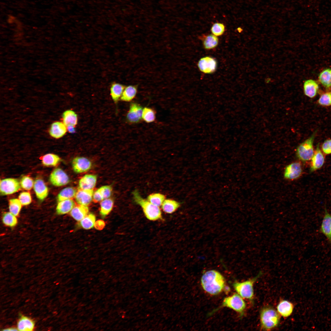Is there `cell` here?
I'll use <instances>...</instances> for the list:
<instances>
[{
	"label": "cell",
	"instance_id": "obj_1",
	"mask_svg": "<svg viewBox=\"0 0 331 331\" xmlns=\"http://www.w3.org/2000/svg\"><path fill=\"white\" fill-rule=\"evenodd\" d=\"M201 281L204 290L211 295L220 293L226 287L224 278L215 270H210L205 272L202 276Z\"/></svg>",
	"mask_w": 331,
	"mask_h": 331
},
{
	"label": "cell",
	"instance_id": "obj_2",
	"mask_svg": "<svg viewBox=\"0 0 331 331\" xmlns=\"http://www.w3.org/2000/svg\"><path fill=\"white\" fill-rule=\"evenodd\" d=\"M132 193L134 202L142 207L145 216L148 219L156 221L162 219L161 210L159 207L142 197L137 190H135Z\"/></svg>",
	"mask_w": 331,
	"mask_h": 331
},
{
	"label": "cell",
	"instance_id": "obj_3",
	"mask_svg": "<svg viewBox=\"0 0 331 331\" xmlns=\"http://www.w3.org/2000/svg\"><path fill=\"white\" fill-rule=\"evenodd\" d=\"M280 315L273 308L265 306L261 309L260 313V321L261 328L265 330H270L277 327L279 324Z\"/></svg>",
	"mask_w": 331,
	"mask_h": 331
},
{
	"label": "cell",
	"instance_id": "obj_4",
	"mask_svg": "<svg viewBox=\"0 0 331 331\" xmlns=\"http://www.w3.org/2000/svg\"><path fill=\"white\" fill-rule=\"evenodd\" d=\"M262 274L261 272L254 278L242 282H234L233 284L235 291L242 298L253 301L254 298L253 285L254 283Z\"/></svg>",
	"mask_w": 331,
	"mask_h": 331
},
{
	"label": "cell",
	"instance_id": "obj_5",
	"mask_svg": "<svg viewBox=\"0 0 331 331\" xmlns=\"http://www.w3.org/2000/svg\"><path fill=\"white\" fill-rule=\"evenodd\" d=\"M316 132L317 131H316L309 138L301 143L297 148L296 152L297 156L303 162L311 160L314 155V151L313 144Z\"/></svg>",
	"mask_w": 331,
	"mask_h": 331
},
{
	"label": "cell",
	"instance_id": "obj_6",
	"mask_svg": "<svg viewBox=\"0 0 331 331\" xmlns=\"http://www.w3.org/2000/svg\"><path fill=\"white\" fill-rule=\"evenodd\" d=\"M246 306L245 302L242 298L238 294L235 293L232 295L225 297L219 309L224 307H228L233 310L242 316L244 313Z\"/></svg>",
	"mask_w": 331,
	"mask_h": 331
},
{
	"label": "cell",
	"instance_id": "obj_7",
	"mask_svg": "<svg viewBox=\"0 0 331 331\" xmlns=\"http://www.w3.org/2000/svg\"><path fill=\"white\" fill-rule=\"evenodd\" d=\"M21 187L20 182L16 179L7 178L1 180V195L5 196L13 194L20 190Z\"/></svg>",
	"mask_w": 331,
	"mask_h": 331
},
{
	"label": "cell",
	"instance_id": "obj_8",
	"mask_svg": "<svg viewBox=\"0 0 331 331\" xmlns=\"http://www.w3.org/2000/svg\"><path fill=\"white\" fill-rule=\"evenodd\" d=\"M49 180L52 185L57 187L65 185L70 182L67 175L60 168H56L52 171L50 175Z\"/></svg>",
	"mask_w": 331,
	"mask_h": 331
},
{
	"label": "cell",
	"instance_id": "obj_9",
	"mask_svg": "<svg viewBox=\"0 0 331 331\" xmlns=\"http://www.w3.org/2000/svg\"><path fill=\"white\" fill-rule=\"evenodd\" d=\"M197 65L199 69L202 72L205 74H211L216 70L217 63L213 57L207 56L200 59Z\"/></svg>",
	"mask_w": 331,
	"mask_h": 331
},
{
	"label": "cell",
	"instance_id": "obj_10",
	"mask_svg": "<svg viewBox=\"0 0 331 331\" xmlns=\"http://www.w3.org/2000/svg\"><path fill=\"white\" fill-rule=\"evenodd\" d=\"M72 166L74 172L80 173L89 170L91 168L92 164L89 159L85 157H77L73 159Z\"/></svg>",
	"mask_w": 331,
	"mask_h": 331
},
{
	"label": "cell",
	"instance_id": "obj_11",
	"mask_svg": "<svg viewBox=\"0 0 331 331\" xmlns=\"http://www.w3.org/2000/svg\"><path fill=\"white\" fill-rule=\"evenodd\" d=\"M302 169L301 164L299 162L292 163L285 168L284 174L285 178L289 180H295L299 178L301 175Z\"/></svg>",
	"mask_w": 331,
	"mask_h": 331
},
{
	"label": "cell",
	"instance_id": "obj_12",
	"mask_svg": "<svg viewBox=\"0 0 331 331\" xmlns=\"http://www.w3.org/2000/svg\"><path fill=\"white\" fill-rule=\"evenodd\" d=\"M143 109L139 104L135 103H131L127 115L128 121L132 123L139 122L142 118Z\"/></svg>",
	"mask_w": 331,
	"mask_h": 331
},
{
	"label": "cell",
	"instance_id": "obj_13",
	"mask_svg": "<svg viewBox=\"0 0 331 331\" xmlns=\"http://www.w3.org/2000/svg\"><path fill=\"white\" fill-rule=\"evenodd\" d=\"M93 189L83 190L79 188L75 198L78 204L87 206L93 200Z\"/></svg>",
	"mask_w": 331,
	"mask_h": 331
},
{
	"label": "cell",
	"instance_id": "obj_14",
	"mask_svg": "<svg viewBox=\"0 0 331 331\" xmlns=\"http://www.w3.org/2000/svg\"><path fill=\"white\" fill-rule=\"evenodd\" d=\"M311 160L310 170L311 173L320 169L323 166L325 157L320 148L319 143L318 144Z\"/></svg>",
	"mask_w": 331,
	"mask_h": 331
},
{
	"label": "cell",
	"instance_id": "obj_15",
	"mask_svg": "<svg viewBox=\"0 0 331 331\" xmlns=\"http://www.w3.org/2000/svg\"><path fill=\"white\" fill-rule=\"evenodd\" d=\"M33 189L37 198L40 201H43L48 195V187L41 179H37L35 181Z\"/></svg>",
	"mask_w": 331,
	"mask_h": 331
},
{
	"label": "cell",
	"instance_id": "obj_16",
	"mask_svg": "<svg viewBox=\"0 0 331 331\" xmlns=\"http://www.w3.org/2000/svg\"><path fill=\"white\" fill-rule=\"evenodd\" d=\"M97 181L96 175L87 174L81 177L78 182L79 188L83 190H92Z\"/></svg>",
	"mask_w": 331,
	"mask_h": 331
},
{
	"label": "cell",
	"instance_id": "obj_17",
	"mask_svg": "<svg viewBox=\"0 0 331 331\" xmlns=\"http://www.w3.org/2000/svg\"><path fill=\"white\" fill-rule=\"evenodd\" d=\"M67 130V126L63 122L56 121L51 125L49 133L52 137L59 139L64 135Z\"/></svg>",
	"mask_w": 331,
	"mask_h": 331
},
{
	"label": "cell",
	"instance_id": "obj_18",
	"mask_svg": "<svg viewBox=\"0 0 331 331\" xmlns=\"http://www.w3.org/2000/svg\"><path fill=\"white\" fill-rule=\"evenodd\" d=\"M321 230L331 243V215L326 209L321 222Z\"/></svg>",
	"mask_w": 331,
	"mask_h": 331
},
{
	"label": "cell",
	"instance_id": "obj_19",
	"mask_svg": "<svg viewBox=\"0 0 331 331\" xmlns=\"http://www.w3.org/2000/svg\"><path fill=\"white\" fill-rule=\"evenodd\" d=\"M294 305L291 302L285 300L280 301L277 306V311L283 317H288L292 314Z\"/></svg>",
	"mask_w": 331,
	"mask_h": 331
},
{
	"label": "cell",
	"instance_id": "obj_20",
	"mask_svg": "<svg viewBox=\"0 0 331 331\" xmlns=\"http://www.w3.org/2000/svg\"><path fill=\"white\" fill-rule=\"evenodd\" d=\"M319 89V86L316 81L313 79L306 80L303 84V89L305 94L312 98L316 96Z\"/></svg>",
	"mask_w": 331,
	"mask_h": 331
},
{
	"label": "cell",
	"instance_id": "obj_21",
	"mask_svg": "<svg viewBox=\"0 0 331 331\" xmlns=\"http://www.w3.org/2000/svg\"><path fill=\"white\" fill-rule=\"evenodd\" d=\"M75 203L72 199H67L58 202L56 208L57 214L63 215L70 212L75 207Z\"/></svg>",
	"mask_w": 331,
	"mask_h": 331
},
{
	"label": "cell",
	"instance_id": "obj_22",
	"mask_svg": "<svg viewBox=\"0 0 331 331\" xmlns=\"http://www.w3.org/2000/svg\"><path fill=\"white\" fill-rule=\"evenodd\" d=\"M35 327L34 321L29 318L21 316L17 322L18 330L29 331L33 330Z\"/></svg>",
	"mask_w": 331,
	"mask_h": 331
},
{
	"label": "cell",
	"instance_id": "obj_23",
	"mask_svg": "<svg viewBox=\"0 0 331 331\" xmlns=\"http://www.w3.org/2000/svg\"><path fill=\"white\" fill-rule=\"evenodd\" d=\"M89 211L87 206L79 205L72 209L70 212V215L75 220L79 221L88 215Z\"/></svg>",
	"mask_w": 331,
	"mask_h": 331
},
{
	"label": "cell",
	"instance_id": "obj_24",
	"mask_svg": "<svg viewBox=\"0 0 331 331\" xmlns=\"http://www.w3.org/2000/svg\"><path fill=\"white\" fill-rule=\"evenodd\" d=\"M62 119L63 123L67 127L69 126L75 127L77 124V115L72 110H69L64 112L62 115Z\"/></svg>",
	"mask_w": 331,
	"mask_h": 331
},
{
	"label": "cell",
	"instance_id": "obj_25",
	"mask_svg": "<svg viewBox=\"0 0 331 331\" xmlns=\"http://www.w3.org/2000/svg\"><path fill=\"white\" fill-rule=\"evenodd\" d=\"M77 191L75 188L73 187H68L63 188L57 196L58 202L75 198Z\"/></svg>",
	"mask_w": 331,
	"mask_h": 331
},
{
	"label": "cell",
	"instance_id": "obj_26",
	"mask_svg": "<svg viewBox=\"0 0 331 331\" xmlns=\"http://www.w3.org/2000/svg\"><path fill=\"white\" fill-rule=\"evenodd\" d=\"M179 202L172 199H165L162 205L163 211L165 213L171 214L176 211L180 207Z\"/></svg>",
	"mask_w": 331,
	"mask_h": 331
},
{
	"label": "cell",
	"instance_id": "obj_27",
	"mask_svg": "<svg viewBox=\"0 0 331 331\" xmlns=\"http://www.w3.org/2000/svg\"><path fill=\"white\" fill-rule=\"evenodd\" d=\"M41 160L43 164L47 166H56L61 161L60 158L58 155L51 153L44 155Z\"/></svg>",
	"mask_w": 331,
	"mask_h": 331
},
{
	"label": "cell",
	"instance_id": "obj_28",
	"mask_svg": "<svg viewBox=\"0 0 331 331\" xmlns=\"http://www.w3.org/2000/svg\"><path fill=\"white\" fill-rule=\"evenodd\" d=\"M125 88L124 86L119 83L112 84L110 88V94L115 102H117L121 97Z\"/></svg>",
	"mask_w": 331,
	"mask_h": 331
},
{
	"label": "cell",
	"instance_id": "obj_29",
	"mask_svg": "<svg viewBox=\"0 0 331 331\" xmlns=\"http://www.w3.org/2000/svg\"><path fill=\"white\" fill-rule=\"evenodd\" d=\"M114 204L113 200L110 198L105 199L100 203V213L103 218H105L112 210Z\"/></svg>",
	"mask_w": 331,
	"mask_h": 331
},
{
	"label": "cell",
	"instance_id": "obj_30",
	"mask_svg": "<svg viewBox=\"0 0 331 331\" xmlns=\"http://www.w3.org/2000/svg\"><path fill=\"white\" fill-rule=\"evenodd\" d=\"M137 93V88L135 86L130 85L125 88L121 100L123 101H130L135 97Z\"/></svg>",
	"mask_w": 331,
	"mask_h": 331
},
{
	"label": "cell",
	"instance_id": "obj_31",
	"mask_svg": "<svg viewBox=\"0 0 331 331\" xmlns=\"http://www.w3.org/2000/svg\"><path fill=\"white\" fill-rule=\"evenodd\" d=\"M319 81L322 86L326 88L331 87V69L327 68L323 70L319 74Z\"/></svg>",
	"mask_w": 331,
	"mask_h": 331
},
{
	"label": "cell",
	"instance_id": "obj_32",
	"mask_svg": "<svg viewBox=\"0 0 331 331\" xmlns=\"http://www.w3.org/2000/svg\"><path fill=\"white\" fill-rule=\"evenodd\" d=\"M218 43V37L213 34H209L206 36L203 40L204 47L207 49L215 48L217 46Z\"/></svg>",
	"mask_w": 331,
	"mask_h": 331
},
{
	"label": "cell",
	"instance_id": "obj_33",
	"mask_svg": "<svg viewBox=\"0 0 331 331\" xmlns=\"http://www.w3.org/2000/svg\"><path fill=\"white\" fill-rule=\"evenodd\" d=\"M96 221L95 215L92 213L86 215L80 222V226L85 229H89L94 226Z\"/></svg>",
	"mask_w": 331,
	"mask_h": 331
},
{
	"label": "cell",
	"instance_id": "obj_34",
	"mask_svg": "<svg viewBox=\"0 0 331 331\" xmlns=\"http://www.w3.org/2000/svg\"><path fill=\"white\" fill-rule=\"evenodd\" d=\"M16 216L10 212H5L2 215V222L6 226L11 227H14L17 223V220Z\"/></svg>",
	"mask_w": 331,
	"mask_h": 331
},
{
	"label": "cell",
	"instance_id": "obj_35",
	"mask_svg": "<svg viewBox=\"0 0 331 331\" xmlns=\"http://www.w3.org/2000/svg\"><path fill=\"white\" fill-rule=\"evenodd\" d=\"M22 204L18 199L13 198L9 201L10 212L15 216L18 215L22 207Z\"/></svg>",
	"mask_w": 331,
	"mask_h": 331
},
{
	"label": "cell",
	"instance_id": "obj_36",
	"mask_svg": "<svg viewBox=\"0 0 331 331\" xmlns=\"http://www.w3.org/2000/svg\"><path fill=\"white\" fill-rule=\"evenodd\" d=\"M165 198V196L162 194L154 193L149 195L147 200L152 204L159 207L162 205Z\"/></svg>",
	"mask_w": 331,
	"mask_h": 331
},
{
	"label": "cell",
	"instance_id": "obj_37",
	"mask_svg": "<svg viewBox=\"0 0 331 331\" xmlns=\"http://www.w3.org/2000/svg\"><path fill=\"white\" fill-rule=\"evenodd\" d=\"M142 118L146 122H153L155 119V113L152 109L145 107L143 109Z\"/></svg>",
	"mask_w": 331,
	"mask_h": 331
},
{
	"label": "cell",
	"instance_id": "obj_38",
	"mask_svg": "<svg viewBox=\"0 0 331 331\" xmlns=\"http://www.w3.org/2000/svg\"><path fill=\"white\" fill-rule=\"evenodd\" d=\"M20 183L23 188L26 190H30L33 187L34 182L30 177L24 176L21 178Z\"/></svg>",
	"mask_w": 331,
	"mask_h": 331
},
{
	"label": "cell",
	"instance_id": "obj_39",
	"mask_svg": "<svg viewBox=\"0 0 331 331\" xmlns=\"http://www.w3.org/2000/svg\"><path fill=\"white\" fill-rule=\"evenodd\" d=\"M319 105L323 106L331 105V91L326 92L322 94L318 101Z\"/></svg>",
	"mask_w": 331,
	"mask_h": 331
},
{
	"label": "cell",
	"instance_id": "obj_40",
	"mask_svg": "<svg viewBox=\"0 0 331 331\" xmlns=\"http://www.w3.org/2000/svg\"><path fill=\"white\" fill-rule=\"evenodd\" d=\"M225 30L224 25L221 23H216L213 25L211 29V31L213 34L216 36L222 35Z\"/></svg>",
	"mask_w": 331,
	"mask_h": 331
},
{
	"label": "cell",
	"instance_id": "obj_41",
	"mask_svg": "<svg viewBox=\"0 0 331 331\" xmlns=\"http://www.w3.org/2000/svg\"><path fill=\"white\" fill-rule=\"evenodd\" d=\"M18 199L22 205L26 206L32 202V198L29 192H21L18 196Z\"/></svg>",
	"mask_w": 331,
	"mask_h": 331
},
{
	"label": "cell",
	"instance_id": "obj_42",
	"mask_svg": "<svg viewBox=\"0 0 331 331\" xmlns=\"http://www.w3.org/2000/svg\"><path fill=\"white\" fill-rule=\"evenodd\" d=\"M101 193L104 200L108 198L111 195L112 188L110 185H104L99 188Z\"/></svg>",
	"mask_w": 331,
	"mask_h": 331
},
{
	"label": "cell",
	"instance_id": "obj_43",
	"mask_svg": "<svg viewBox=\"0 0 331 331\" xmlns=\"http://www.w3.org/2000/svg\"><path fill=\"white\" fill-rule=\"evenodd\" d=\"M321 149L324 154H331V139H326L324 141L322 144Z\"/></svg>",
	"mask_w": 331,
	"mask_h": 331
},
{
	"label": "cell",
	"instance_id": "obj_44",
	"mask_svg": "<svg viewBox=\"0 0 331 331\" xmlns=\"http://www.w3.org/2000/svg\"><path fill=\"white\" fill-rule=\"evenodd\" d=\"M93 200L95 203H97L102 201L104 200L101 193L99 188L96 190L93 193Z\"/></svg>",
	"mask_w": 331,
	"mask_h": 331
},
{
	"label": "cell",
	"instance_id": "obj_45",
	"mask_svg": "<svg viewBox=\"0 0 331 331\" xmlns=\"http://www.w3.org/2000/svg\"><path fill=\"white\" fill-rule=\"evenodd\" d=\"M94 225L96 229L101 230L104 227L105 223L103 221L100 220L95 222Z\"/></svg>",
	"mask_w": 331,
	"mask_h": 331
},
{
	"label": "cell",
	"instance_id": "obj_46",
	"mask_svg": "<svg viewBox=\"0 0 331 331\" xmlns=\"http://www.w3.org/2000/svg\"><path fill=\"white\" fill-rule=\"evenodd\" d=\"M67 130L70 133H74L75 132L74 127L72 126H69L67 127Z\"/></svg>",
	"mask_w": 331,
	"mask_h": 331
},
{
	"label": "cell",
	"instance_id": "obj_47",
	"mask_svg": "<svg viewBox=\"0 0 331 331\" xmlns=\"http://www.w3.org/2000/svg\"><path fill=\"white\" fill-rule=\"evenodd\" d=\"M3 331H17L18 330L17 328L14 327H10L4 329Z\"/></svg>",
	"mask_w": 331,
	"mask_h": 331
}]
</instances>
